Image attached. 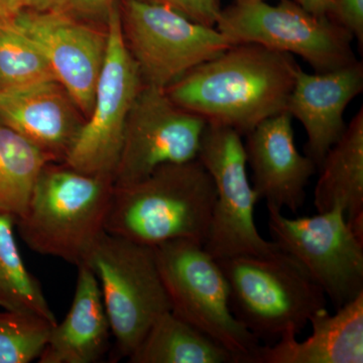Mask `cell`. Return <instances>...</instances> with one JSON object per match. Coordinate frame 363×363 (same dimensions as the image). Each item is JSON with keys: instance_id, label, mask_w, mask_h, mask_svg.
Instances as JSON below:
<instances>
[{"instance_id": "cell-1", "label": "cell", "mask_w": 363, "mask_h": 363, "mask_svg": "<svg viewBox=\"0 0 363 363\" xmlns=\"http://www.w3.org/2000/svg\"><path fill=\"white\" fill-rule=\"evenodd\" d=\"M300 69L293 55L240 43L195 67L164 91L207 123L247 135L262 121L286 111Z\"/></svg>"}, {"instance_id": "cell-2", "label": "cell", "mask_w": 363, "mask_h": 363, "mask_svg": "<svg viewBox=\"0 0 363 363\" xmlns=\"http://www.w3.org/2000/svg\"><path fill=\"white\" fill-rule=\"evenodd\" d=\"M216 199L198 159L168 164L143 180L114 187L105 231L147 247L175 240L204 245Z\"/></svg>"}, {"instance_id": "cell-3", "label": "cell", "mask_w": 363, "mask_h": 363, "mask_svg": "<svg viewBox=\"0 0 363 363\" xmlns=\"http://www.w3.org/2000/svg\"><path fill=\"white\" fill-rule=\"evenodd\" d=\"M113 190L112 176L48 162L16 219L18 233L33 252L79 266L105 233Z\"/></svg>"}, {"instance_id": "cell-4", "label": "cell", "mask_w": 363, "mask_h": 363, "mask_svg": "<svg viewBox=\"0 0 363 363\" xmlns=\"http://www.w3.org/2000/svg\"><path fill=\"white\" fill-rule=\"evenodd\" d=\"M217 262L228 285L231 312L260 342L274 343L288 330L300 333L326 310L323 290L285 252Z\"/></svg>"}, {"instance_id": "cell-5", "label": "cell", "mask_w": 363, "mask_h": 363, "mask_svg": "<svg viewBox=\"0 0 363 363\" xmlns=\"http://www.w3.org/2000/svg\"><path fill=\"white\" fill-rule=\"evenodd\" d=\"M154 250L172 313L225 348L236 363H257L262 344L231 312L217 259L190 240L169 241Z\"/></svg>"}, {"instance_id": "cell-6", "label": "cell", "mask_w": 363, "mask_h": 363, "mask_svg": "<svg viewBox=\"0 0 363 363\" xmlns=\"http://www.w3.org/2000/svg\"><path fill=\"white\" fill-rule=\"evenodd\" d=\"M83 262L99 284L117 358H128L152 325L171 311L154 247L105 231Z\"/></svg>"}, {"instance_id": "cell-7", "label": "cell", "mask_w": 363, "mask_h": 363, "mask_svg": "<svg viewBox=\"0 0 363 363\" xmlns=\"http://www.w3.org/2000/svg\"><path fill=\"white\" fill-rule=\"evenodd\" d=\"M216 28L231 44L253 43L297 55L315 73L337 70L357 61L353 37L328 18L306 11L295 0L235 2L222 9Z\"/></svg>"}, {"instance_id": "cell-8", "label": "cell", "mask_w": 363, "mask_h": 363, "mask_svg": "<svg viewBox=\"0 0 363 363\" xmlns=\"http://www.w3.org/2000/svg\"><path fill=\"white\" fill-rule=\"evenodd\" d=\"M238 131L207 123L197 159L216 190L209 233L203 247L215 259L238 255L274 257L283 250L264 240L255 220L257 196L248 180L245 143Z\"/></svg>"}, {"instance_id": "cell-9", "label": "cell", "mask_w": 363, "mask_h": 363, "mask_svg": "<svg viewBox=\"0 0 363 363\" xmlns=\"http://www.w3.org/2000/svg\"><path fill=\"white\" fill-rule=\"evenodd\" d=\"M121 18L124 42L143 84L160 89L233 45L216 28L145 0H125Z\"/></svg>"}, {"instance_id": "cell-10", "label": "cell", "mask_w": 363, "mask_h": 363, "mask_svg": "<svg viewBox=\"0 0 363 363\" xmlns=\"http://www.w3.org/2000/svg\"><path fill=\"white\" fill-rule=\"evenodd\" d=\"M272 241L323 290L335 309L363 293V241L340 206L315 216L289 218L267 206Z\"/></svg>"}, {"instance_id": "cell-11", "label": "cell", "mask_w": 363, "mask_h": 363, "mask_svg": "<svg viewBox=\"0 0 363 363\" xmlns=\"http://www.w3.org/2000/svg\"><path fill=\"white\" fill-rule=\"evenodd\" d=\"M106 23V54L92 111L64 162L82 173L113 177L126 121L143 82L124 42L121 11L116 4Z\"/></svg>"}, {"instance_id": "cell-12", "label": "cell", "mask_w": 363, "mask_h": 363, "mask_svg": "<svg viewBox=\"0 0 363 363\" xmlns=\"http://www.w3.org/2000/svg\"><path fill=\"white\" fill-rule=\"evenodd\" d=\"M206 125L201 116L179 106L164 89L143 84L126 121L114 187L143 180L164 164L197 159Z\"/></svg>"}, {"instance_id": "cell-13", "label": "cell", "mask_w": 363, "mask_h": 363, "mask_svg": "<svg viewBox=\"0 0 363 363\" xmlns=\"http://www.w3.org/2000/svg\"><path fill=\"white\" fill-rule=\"evenodd\" d=\"M9 23L37 45L56 80L87 119L106 54L107 33L58 9L20 11Z\"/></svg>"}, {"instance_id": "cell-14", "label": "cell", "mask_w": 363, "mask_h": 363, "mask_svg": "<svg viewBox=\"0 0 363 363\" xmlns=\"http://www.w3.org/2000/svg\"><path fill=\"white\" fill-rule=\"evenodd\" d=\"M292 119L285 111L262 121L247 133L245 150L257 200L297 213L304 206L306 187L318 169L296 147Z\"/></svg>"}, {"instance_id": "cell-15", "label": "cell", "mask_w": 363, "mask_h": 363, "mask_svg": "<svg viewBox=\"0 0 363 363\" xmlns=\"http://www.w3.org/2000/svg\"><path fill=\"white\" fill-rule=\"evenodd\" d=\"M362 91L363 64L358 60L326 73L298 70L286 112L304 126L308 138L306 156L317 169L347 128L344 112Z\"/></svg>"}, {"instance_id": "cell-16", "label": "cell", "mask_w": 363, "mask_h": 363, "mask_svg": "<svg viewBox=\"0 0 363 363\" xmlns=\"http://www.w3.org/2000/svg\"><path fill=\"white\" fill-rule=\"evenodd\" d=\"M58 81L0 93V123L42 150L51 162H65L85 121Z\"/></svg>"}, {"instance_id": "cell-17", "label": "cell", "mask_w": 363, "mask_h": 363, "mask_svg": "<svg viewBox=\"0 0 363 363\" xmlns=\"http://www.w3.org/2000/svg\"><path fill=\"white\" fill-rule=\"evenodd\" d=\"M309 323V337L298 341L295 331H286L276 342L262 346L257 363L363 362V293L334 315L317 313Z\"/></svg>"}, {"instance_id": "cell-18", "label": "cell", "mask_w": 363, "mask_h": 363, "mask_svg": "<svg viewBox=\"0 0 363 363\" xmlns=\"http://www.w3.org/2000/svg\"><path fill=\"white\" fill-rule=\"evenodd\" d=\"M77 267L70 310L52 327L40 363H95L108 351L111 324L96 276L85 262Z\"/></svg>"}, {"instance_id": "cell-19", "label": "cell", "mask_w": 363, "mask_h": 363, "mask_svg": "<svg viewBox=\"0 0 363 363\" xmlns=\"http://www.w3.org/2000/svg\"><path fill=\"white\" fill-rule=\"evenodd\" d=\"M318 169L320 176L314 191L318 213L340 206L351 230L363 241L362 107Z\"/></svg>"}, {"instance_id": "cell-20", "label": "cell", "mask_w": 363, "mask_h": 363, "mask_svg": "<svg viewBox=\"0 0 363 363\" xmlns=\"http://www.w3.org/2000/svg\"><path fill=\"white\" fill-rule=\"evenodd\" d=\"M128 359L130 363H236L225 348L172 311L152 325Z\"/></svg>"}, {"instance_id": "cell-21", "label": "cell", "mask_w": 363, "mask_h": 363, "mask_svg": "<svg viewBox=\"0 0 363 363\" xmlns=\"http://www.w3.org/2000/svg\"><path fill=\"white\" fill-rule=\"evenodd\" d=\"M16 217L0 212V308L58 323L38 279L26 269L14 236Z\"/></svg>"}, {"instance_id": "cell-22", "label": "cell", "mask_w": 363, "mask_h": 363, "mask_svg": "<svg viewBox=\"0 0 363 363\" xmlns=\"http://www.w3.org/2000/svg\"><path fill=\"white\" fill-rule=\"evenodd\" d=\"M48 162L42 150L0 123V212L16 219L23 213Z\"/></svg>"}, {"instance_id": "cell-23", "label": "cell", "mask_w": 363, "mask_h": 363, "mask_svg": "<svg viewBox=\"0 0 363 363\" xmlns=\"http://www.w3.org/2000/svg\"><path fill=\"white\" fill-rule=\"evenodd\" d=\"M57 81L49 62L32 40L9 23L0 26V90Z\"/></svg>"}, {"instance_id": "cell-24", "label": "cell", "mask_w": 363, "mask_h": 363, "mask_svg": "<svg viewBox=\"0 0 363 363\" xmlns=\"http://www.w3.org/2000/svg\"><path fill=\"white\" fill-rule=\"evenodd\" d=\"M55 325L28 313L0 312V363L39 359Z\"/></svg>"}, {"instance_id": "cell-25", "label": "cell", "mask_w": 363, "mask_h": 363, "mask_svg": "<svg viewBox=\"0 0 363 363\" xmlns=\"http://www.w3.org/2000/svg\"><path fill=\"white\" fill-rule=\"evenodd\" d=\"M174 9L182 16L210 28H216L221 13L220 0H145Z\"/></svg>"}, {"instance_id": "cell-26", "label": "cell", "mask_w": 363, "mask_h": 363, "mask_svg": "<svg viewBox=\"0 0 363 363\" xmlns=\"http://www.w3.org/2000/svg\"><path fill=\"white\" fill-rule=\"evenodd\" d=\"M327 18L347 30L363 50V0H330Z\"/></svg>"}, {"instance_id": "cell-27", "label": "cell", "mask_w": 363, "mask_h": 363, "mask_svg": "<svg viewBox=\"0 0 363 363\" xmlns=\"http://www.w3.org/2000/svg\"><path fill=\"white\" fill-rule=\"evenodd\" d=\"M114 0H61L56 9L69 14L87 16V18H105L114 6Z\"/></svg>"}, {"instance_id": "cell-28", "label": "cell", "mask_w": 363, "mask_h": 363, "mask_svg": "<svg viewBox=\"0 0 363 363\" xmlns=\"http://www.w3.org/2000/svg\"><path fill=\"white\" fill-rule=\"evenodd\" d=\"M61 0H16V14L23 11H45L56 9Z\"/></svg>"}, {"instance_id": "cell-29", "label": "cell", "mask_w": 363, "mask_h": 363, "mask_svg": "<svg viewBox=\"0 0 363 363\" xmlns=\"http://www.w3.org/2000/svg\"><path fill=\"white\" fill-rule=\"evenodd\" d=\"M306 11L318 16L327 18L330 0H295Z\"/></svg>"}, {"instance_id": "cell-30", "label": "cell", "mask_w": 363, "mask_h": 363, "mask_svg": "<svg viewBox=\"0 0 363 363\" xmlns=\"http://www.w3.org/2000/svg\"><path fill=\"white\" fill-rule=\"evenodd\" d=\"M16 0H0V26L9 23L16 16Z\"/></svg>"}, {"instance_id": "cell-31", "label": "cell", "mask_w": 363, "mask_h": 363, "mask_svg": "<svg viewBox=\"0 0 363 363\" xmlns=\"http://www.w3.org/2000/svg\"><path fill=\"white\" fill-rule=\"evenodd\" d=\"M266 1V0H236V2Z\"/></svg>"}, {"instance_id": "cell-32", "label": "cell", "mask_w": 363, "mask_h": 363, "mask_svg": "<svg viewBox=\"0 0 363 363\" xmlns=\"http://www.w3.org/2000/svg\"><path fill=\"white\" fill-rule=\"evenodd\" d=\"M0 93H1V90H0Z\"/></svg>"}]
</instances>
